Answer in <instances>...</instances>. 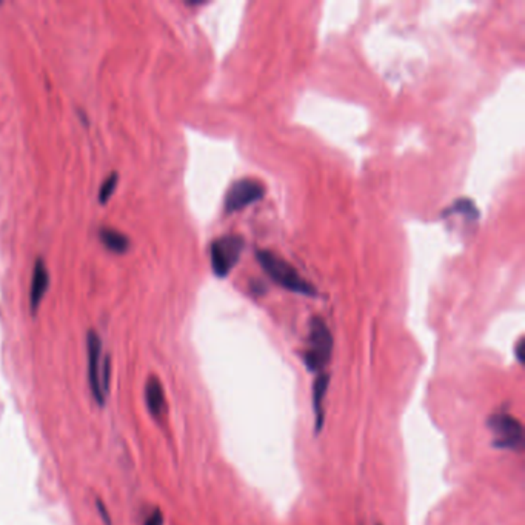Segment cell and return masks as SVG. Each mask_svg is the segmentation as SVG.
<instances>
[{"instance_id": "obj_11", "label": "cell", "mask_w": 525, "mask_h": 525, "mask_svg": "<svg viewBox=\"0 0 525 525\" xmlns=\"http://www.w3.org/2000/svg\"><path fill=\"white\" fill-rule=\"evenodd\" d=\"M452 215H463L468 220H476L479 217V211H477L473 201L462 197V199L456 201L452 205V207L445 208V211L440 216L447 217V216H452Z\"/></svg>"}, {"instance_id": "obj_3", "label": "cell", "mask_w": 525, "mask_h": 525, "mask_svg": "<svg viewBox=\"0 0 525 525\" xmlns=\"http://www.w3.org/2000/svg\"><path fill=\"white\" fill-rule=\"evenodd\" d=\"M333 336L321 317H313L310 324L308 347L303 353L305 367L313 373H321L331 359Z\"/></svg>"}, {"instance_id": "obj_12", "label": "cell", "mask_w": 525, "mask_h": 525, "mask_svg": "<svg viewBox=\"0 0 525 525\" xmlns=\"http://www.w3.org/2000/svg\"><path fill=\"white\" fill-rule=\"evenodd\" d=\"M117 182H119V176L116 173L110 174V176L103 180V184L101 185V189H99V202L106 203L111 199V196L114 194V192H116V188H117Z\"/></svg>"}, {"instance_id": "obj_15", "label": "cell", "mask_w": 525, "mask_h": 525, "mask_svg": "<svg viewBox=\"0 0 525 525\" xmlns=\"http://www.w3.org/2000/svg\"><path fill=\"white\" fill-rule=\"evenodd\" d=\"M522 352H524V340L521 339L519 342L516 344V348H515V353H516V357L517 361H519L521 364L524 362V357H522Z\"/></svg>"}, {"instance_id": "obj_8", "label": "cell", "mask_w": 525, "mask_h": 525, "mask_svg": "<svg viewBox=\"0 0 525 525\" xmlns=\"http://www.w3.org/2000/svg\"><path fill=\"white\" fill-rule=\"evenodd\" d=\"M145 402L150 410L151 416L154 419H161L166 410V399H165V390L161 380L156 376L148 377L145 384Z\"/></svg>"}, {"instance_id": "obj_1", "label": "cell", "mask_w": 525, "mask_h": 525, "mask_svg": "<svg viewBox=\"0 0 525 525\" xmlns=\"http://www.w3.org/2000/svg\"><path fill=\"white\" fill-rule=\"evenodd\" d=\"M87 352H88V385L91 396L97 405L103 407L106 394L111 384V364L110 357L102 354V339L91 330L87 334Z\"/></svg>"}, {"instance_id": "obj_4", "label": "cell", "mask_w": 525, "mask_h": 525, "mask_svg": "<svg viewBox=\"0 0 525 525\" xmlns=\"http://www.w3.org/2000/svg\"><path fill=\"white\" fill-rule=\"evenodd\" d=\"M243 250V239L240 236L226 234L211 243V268L217 278H226L238 265Z\"/></svg>"}, {"instance_id": "obj_5", "label": "cell", "mask_w": 525, "mask_h": 525, "mask_svg": "<svg viewBox=\"0 0 525 525\" xmlns=\"http://www.w3.org/2000/svg\"><path fill=\"white\" fill-rule=\"evenodd\" d=\"M493 433V445L501 450L521 452L524 448V429L516 417L507 413H496L487 421Z\"/></svg>"}, {"instance_id": "obj_2", "label": "cell", "mask_w": 525, "mask_h": 525, "mask_svg": "<svg viewBox=\"0 0 525 525\" xmlns=\"http://www.w3.org/2000/svg\"><path fill=\"white\" fill-rule=\"evenodd\" d=\"M256 257L264 271L267 273L273 282H276L279 287L285 288L288 292L310 296V298H315L316 296V288L311 285L308 280L303 279L298 273V270L292 267L285 259L271 253L268 250H259L256 253Z\"/></svg>"}, {"instance_id": "obj_14", "label": "cell", "mask_w": 525, "mask_h": 525, "mask_svg": "<svg viewBox=\"0 0 525 525\" xmlns=\"http://www.w3.org/2000/svg\"><path fill=\"white\" fill-rule=\"evenodd\" d=\"M97 508H99V515H101V516H102L103 522H105L106 525H111V519H110L108 513H106V510H105V507H103L102 502H99V501H97Z\"/></svg>"}, {"instance_id": "obj_13", "label": "cell", "mask_w": 525, "mask_h": 525, "mask_svg": "<svg viewBox=\"0 0 525 525\" xmlns=\"http://www.w3.org/2000/svg\"><path fill=\"white\" fill-rule=\"evenodd\" d=\"M143 525H164V515L161 510H154L153 513H150L147 516L145 522H143Z\"/></svg>"}, {"instance_id": "obj_7", "label": "cell", "mask_w": 525, "mask_h": 525, "mask_svg": "<svg viewBox=\"0 0 525 525\" xmlns=\"http://www.w3.org/2000/svg\"><path fill=\"white\" fill-rule=\"evenodd\" d=\"M50 287V273L47 265L42 259H37L33 270V279H31V288H29V308L33 313H36L37 308L41 307L42 299L45 293H47Z\"/></svg>"}, {"instance_id": "obj_6", "label": "cell", "mask_w": 525, "mask_h": 525, "mask_svg": "<svg viewBox=\"0 0 525 525\" xmlns=\"http://www.w3.org/2000/svg\"><path fill=\"white\" fill-rule=\"evenodd\" d=\"M265 194V188L261 182L253 179H240L228 189L225 196V211L228 215L247 208L248 205L261 201Z\"/></svg>"}, {"instance_id": "obj_9", "label": "cell", "mask_w": 525, "mask_h": 525, "mask_svg": "<svg viewBox=\"0 0 525 525\" xmlns=\"http://www.w3.org/2000/svg\"><path fill=\"white\" fill-rule=\"evenodd\" d=\"M330 376L326 373H321L313 382V408H315V417H316V433L321 431L324 425V399L326 396V390H329Z\"/></svg>"}, {"instance_id": "obj_10", "label": "cell", "mask_w": 525, "mask_h": 525, "mask_svg": "<svg viewBox=\"0 0 525 525\" xmlns=\"http://www.w3.org/2000/svg\"><path fill=\"white\" fill-rule=\"evenodd\" d=\"M99 238H101L103 245L110 251H113V253H125L129 247V240L127 236L113 230V228H102L101 233H99Z\"/></svg>"}]
</instances>
